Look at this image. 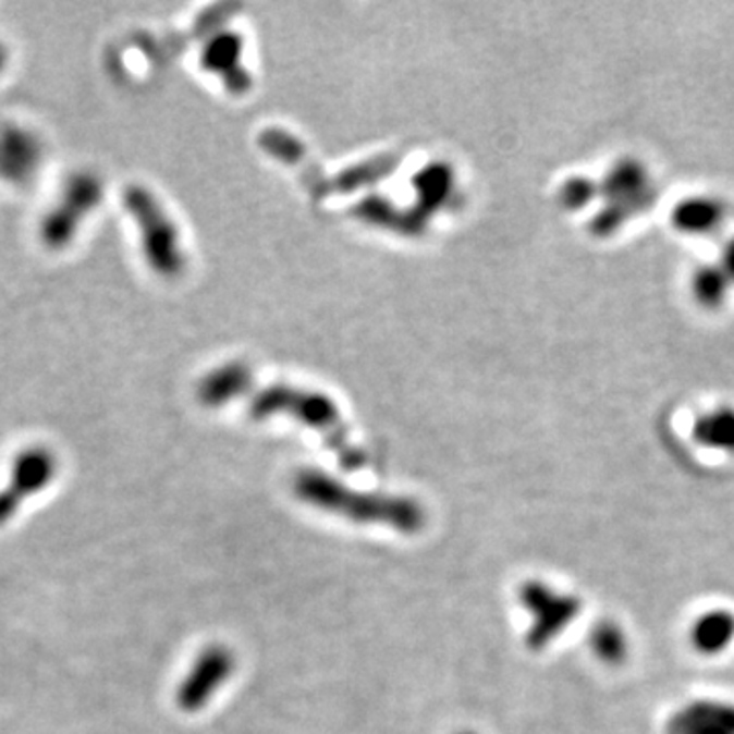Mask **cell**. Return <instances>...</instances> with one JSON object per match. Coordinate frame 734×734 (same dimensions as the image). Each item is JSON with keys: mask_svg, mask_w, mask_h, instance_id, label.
Segmentation results:
<instances>
[{"mask_svg": "<svg viewBox=\"0 0 734 734\" xmlns=\"http://www.w3.org/2000/svg\"><path fill=\"white\" fill-rule=\"evenodd\" d=\"M237 670V657L224 645H208L196 657L191 671L178 687V708L186 714L205 710L210 700L221 692V687L233 677Z\"/></svg>", "mask_w": 734, "mask_h": 734, "instance_id": "cell-6", "label": "cell"}, {"mask_svg": "<svg viewBox=\"0 0 734 734\" xmlns=\"http://www.w3.org/2000/svg\"><path fill=\"white\" fill-rule=\"evenodd\" d=\"M292 488L304 504L357 525H378L402 535H415L427 523V512L413 498L359 492L320 469H303L294 478Z\"/></svg>", "mask_w": 734, "mask_h": 734, "instance_id": "cell-1", "label": "cell"}, {"mask_svg": "<svg viewBox=\"0 0 734 734\" xmlns=\"http://www.w3.org/2000/svg\"><path fill=\"white\" fill-rule=\"evenodd\" d=\"M125 207L135 217L144 240L145 256L151 268L160 273L174 276L182 268V254L178 245V231L161 210L154 194L139 186L125 191Z\"/></svg>", "mask_w": 734, "mask_h": 734, "instance_id": "cell-5", "label": "cell"}, {"mask_svg": "<svg viewBox=\"0 0 734 734\" xmlns=\"http://www.w3.org/2000/svg\"><path fill=\"white\" fill-rule=\"evenodd\" d=\"M460 734H476V733H467V731H465V733H460Z\"/></svg>", "mask_w": 734, "mask_h": 734, "instance_id": "cell-19", "label": "cell"}, {"mask_svg": "<svg viewBox=\"0 0 734 734\" xmlns=\"http://www.w3.org/2000/svg\"><path fill=\"white\" fill-rule=\"evenodd\" d=\"M692 645L706 657L724 653L734 643V614L726 608L704 612L692 626Z\"/></svg>", "mask_w": 734, "mask_h": 734, "instance_id": "cell-10", "label": "cell"}, {"mask_svg": "<svg viewBox=\"0 0 734 734\" xmlns=\"http://www.w3.org/2000/svg\"><path fill=\"white\" fill-rule=\"evenodd\" d=\"M726 212L729 210L724 207V203L717 196L696 194L675 205L671 223L677 231L687 235H710L722 227Z\"/></svg>", "mask_w": 734, "mask_h": 734, "instance_id": "cell-9", "label": "cell"}, {"mask_svg": "<svg viewBox=\"0 0 734 734\" xmlns=\"http://www.w3.org/2000/svg\"><path fill=\"white\" fill-rule=\"evenodd\" d=\"M692 437L702 448L734 455L733 406H717L698 416L692 427Z\"/></svg>", "mask_w": 734, "mask_h": 734, "instance_id": "cell-12", "label": "cell"}, {"mask_svg": "<svg viewBox=\"0 0 734 734\" xmlns=\"http://www.w3.org/2000/svg\"><path fill=\"white\" fill-rule=\"evenodd\" d=\"M665 734H734V702L704 698L684 704L671 714Z\"/></svg>", "mask_w": 734, "mask_h": 734, "instance_id": "cell-8", "label": "cell"}, {"mask_svg": "<svg viewBox=\"0 0 734 734\" xmlns=\"http://www.w3.org/2000/svg\"><path fill=\"white\" fill-rule=\"evenodd\" d=\"M518 602L530 614L525 637L530 651L547 649L582 612V600L575 594L555 590L541 579L525 582L518 588Z\"/></svg>", "mask_w": 734, "mask_h": 734, "instance_id": "cell-4", "label": "cell"}, {"mask_svg": "<svg viewBox=\"0 0 734 734\" xmlns=\"http://www.w3.org/2000/svg\"><path fill=\"white\" fill-rule=\"evenodd\" d=\"M591 651L608 665H619L628 653V639L623 626L614 621H602L591 631Z\"/></svg>", "mask_w": 734, "mask_h": 734, "instance_id": "cell-14", "label": "cell"}, {"mask_svg": "<svg viewBox=\"0 0 734 734\" xmlns=\"http://www.w3.org/2000/svg\"><path fill=\"white\" fill-rule=\"evenodd\" d=\"M733 288V282L726 278V273L720 270L717 261L704 264L692 273V294L696 303L708 310H717L726 303Z\"/></svg>", "mask_w": 734, "mask_h": 734, "instance_id": "cell-13", "label": "cell"}, {"mask_svg": "<svg viewBox=\"0 0 734 734\" xmlns=\"http://www.w3.org/2000/svg\"><path fill=\"white\" fill-rule=\"evenodd\" d=\"M598 196V184L590 178H572L561 191V200L567 208H582L590 205Z\"/></svg>", "mask_w": 734, "mask_h": 734, "instance_id": "cell-15", "label": "cell"}, {"mask_svg": "<svg viewBox=\"0 0 734 734\" xmlns=\"http://www.w3.org/2000/svg\"><path fill=\"white\" fill-rule=\"evenodd\" d=\"M252 413L256 418H266L276 413L292 415L306 427L317 429L329 439V445L335 449L343 467L357 469L366 463L364 453L350 443L335 404L331 400L322 399L319 394H306L303 390H290V388H272L254 400Z\"/></svg>", "mask_w": 734, "mask_h": 734, "instance_id": "cell-2", "label": "cell"}, {"mask_svg": "<svg viewBox=\"0 0 734 734\" xmlns=\"http://www.w3.org/2000/svg\"><path fill=\"white\" fill-rule=\"evenodd\" d=\"M21 500L23 498L16 494L13 488H7L4 492H0V523H4L19 509Z\"/></svg>", "mask_w": 734, "mask_h": 734, "instance_id": "cell-17", "label": "cell"}, {"mask_svg": "<svg viewBox=\"0 0 734 734\" xmlns=\"http://www.w3.org/2000/svg\"><path fill=\"white\" fill-rule=\"evenodd\" d=\"M2 64H4V51L0 48V68H2Z\"/></svg>", "mask_w": 734, "mask_h": 734, "instance_id": "cell-18", "label": "cell"}, {"mask_svg": "<svg viewBox=\"0 0 734 734\" xmlns=\"http://www.w3.org/2000/svg\"><path fill=\"white\" fill-rule=\"evenodd\" d=\"M56 474V460L46 449H29L21 453L13 463V474H11V484L21 498L35 494L44 490Z\"/></svg>", "mask_w": 734, "mask_h": 734, "instance_id": "cell-11", "label": "cell"}, {"mask_svg": "<svg viewBox=\"0 0 734 734\" xmlns=\"http://www.w3.org/2000/svg\"><path fill=\"white\" fill-rule=\"evenodd\" d=\"M602 180L598 196L604 200V207L594 217L591 231L598 237H610L635 215L653 205L655 184L649 170L637 160L616 161Z\"/></svg>", "mask_w": 734, "mask_h": 734, "instance_id": "cell-3", "label": "cell"}, {"mask_svg": "<svg viewBox=\"0 0 734 734\" xmlns=\"http://www.w3.org/2000/svg\"><path fill=\"white\" fill-rule=\"evenodd\" d=\"M102 186L90 174L70 178L62 194V200L46 217L41 224V237L51 249L64 247L78 231L84 217L100 203Z\"/></svg>", "mask_w": 734, "mask_h": 734, "instance_id": "cell-7", "label": "cell"}, {"mask_svg": "<svg viewBox=\"0 0 734 734\" xmlns=\"http://www.w3.org/2000/svg\"><path fill=\"white\" fill-rule=\"evenodd\" d=\"M717 264H719L720 270L726 273V278L733 282L734 286V237H729L720 245Z\"/></svg>", "mask_w": 734, "mask_h": 734, "instance_id": "cell-16", "label": "cell"}]
</instances>
